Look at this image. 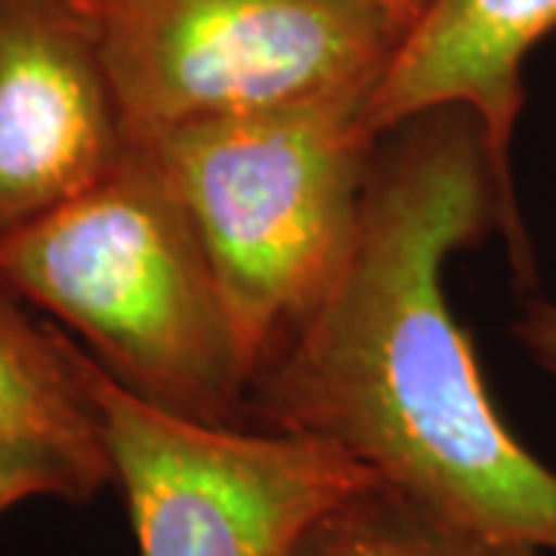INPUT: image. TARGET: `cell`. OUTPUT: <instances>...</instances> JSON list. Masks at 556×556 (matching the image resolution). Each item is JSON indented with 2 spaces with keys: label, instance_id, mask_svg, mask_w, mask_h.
I'll return each mask as SVG.
<instances>
[{
  "label": "cell",
  "instance_id": "obj_11",
  "mask_svg": "<svg viewBox=\"0 0 556 556\" xmlns=\"http://www.w3.org/2000/svg\"><path fill=\"white\" fill-rule=\"evenodd\" d=\"M519 346L556 380V300H529L514 321Z\"/></svg>",
  "mask_w": 556,
  "mask_h": 556
},
{
  "label": "cell",
  "instance_id": "obj_4",
  "mask_svg": "<svg viewBox=\"0 0 556 556\" xmlns=\"http://www.w3.org/2000/svg\"><path fill=\"white\" fill-rule=\"evenodd\" d=\"M60 343L100 424L139 556H291L325 510L378 479L321 439L164 412L68 334Z\"/></svg>",
  "mask_w": 556,
  "mask_h": 556
},
{
  "label": "cell",
  "instance_id": "obj_8",
  "mask_svg": "<svg viewBox=\"0 0 556 556\" xmlns=\"http://www.w3.org/2000/svg\"><path fill=\"white\" fill-rule=\"evenodd\" d=\"M0 445H25L65 460L97 495L112 460L87 396L72 378L60 331L35 325L0 291Z\"/></svg>",
  "mask_w": 556,
  "mask_h": 556
},
{
  "label": "cell",
  "instance_id": "obj_6",
  "mask_svg": "<svg viewBox=\"0 0 556 556\" xmlns=\"http://www.w3.org/2000/svg\"><path fill=\"white\" fill-rule=\"evenodd\" d=\"M134 139L84 0H0V239L100 182Z\"/></svg>",
  "mask_w": 556,
  "mask_h": 556
},
{
  "label": "cell",
  "instance_id": "obj_7",
  "mask_svg": "<svg viewBox=\"0 0 556 556\" xmlns=\"http://www.w3.org/2000/svg\"><path fill=\"white\" fill-rule=\"evenodd\" d=\"M554 28L556 0H430L371 90L368 127L380 137L433 109H470L517 199L510 142L526 105L522 65Z\"/></svg>",
  "mask_w": 556,
  "mask_h": 556
},
{
  "label": "cell",
  "instance_id": "obj_5",
  "mask_svg": "<svg viewBox=\"0 0 556 556\" xmlns=\"http://www.w3.org/2000/svg\"><path fill=\"white\" fill-rule=\"evenodd\" d=\"M97 16L130 139L371 93L399 47L356 0H112Z\"/></svg>",
  "mask_w": 556,
  "mask_h": 556
},
{
  "label": "cell",
  "instance_id": "obj_9",
  "mask_svg": "<svg viewBox=\"0 0 556 556\" xmlns=\"http://www.w3.org/2000/svg\"><path fill=\"white\" fill-rule=\"evenodd\" d=\"M291 556H544L442 517L402 489L371 479L306 529Z\"/></svg>",
  "mask_w": 556,
  "mask_h": 556
},
{
  "label": "cell",
  "instance_id": "obj_3",
  "mask_svg": "<svg viewBox=\"0 0 556 556\" xmlns=\"http://www.w3.org/2000/svg\"><path fill=\"white\" fill-rule=\"evenodd\" d=\"M368 100L325 97L134 139L195 223L254 375L325 298L356 241L380 139Z\"/></svg>",
  "mask_w": 556,
  "mask_h": 556
},
{
  "label": "cell",
  "instance_id": "obj_2",
  "mask_svg": "<svg viewBox=\"0 0 556 556\" xmlns=\"http://www.w3.org/2000/svg\"><path fill=\"white\" fill-rule=\"evenodd\" d=\"M0 291L60 318L139 399L251 427L254 358L195 223L137 142L100 182L0 239Z\"/></svg>",
  "mask_w": 556,
  "mask_h": 556
},
{
  "label": "cell",
  "instance_id": "obj_1",
  "mask_svg": "<svg viewBox=\"0 0 556 556\" xmlns=\"http://www.w3.org/2000/svg\"><path fill=\"white\" fill-rule=\"evenodd\" d=\"M522 281L535 260L470 109L380 134L338 278L260 365L251 427L338 445L482 535L556 554V470L501 420L445 298V263L492 232Z\"/></svg>",
  "mask_w": 556,
  "mask_h": 556
},
{
  "label": "cell",
  "instance_id": "obj_12",
  "mask_svg": "<svg viewBox=\"0 0 556 556\" xmlns=\"http://www.w3.org/2000/svg\"><path fill=\"white\" fill-rule=\"evenodd\" d=\"M356 3H362L365 10H371L402 40L415 28V22L424 16L430 0H356Z\"/></svg>",
  "mask_w": 556,
  "mask_h": 556
},
{
  "label": "cell",
  "instance_id": "obj_13",
  "mask_svg": "<svg viewBox=\"0 0 556 556\" xmlns=\"http://www.w3.org/2000/svg\"><path fill=\"white\" fill-rule=\"evenodd\" d=\"M84 3H87V7H90L93 13H100L102 7H105V3H112V0H84Z\"/></svg>",
  "mask_w": 556,
  "mask_h": 556
},
{
  "label": "cell",
  "instance_id": "obj_10",
  "mask_svg": "<svg viewBox=\"0 0 556 556\" xmlns=\"http://www.w3.org/2000/svg\"><path fill=\"white\" fill-rule=\"evenodd\" d=\"M28 497L90 501L93 492L60 457L25 445H0V514Z\"/></svg>",
  "mask_w": 556,
  "mask_h": 556
}]
</instances>
